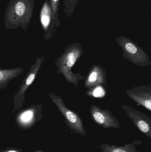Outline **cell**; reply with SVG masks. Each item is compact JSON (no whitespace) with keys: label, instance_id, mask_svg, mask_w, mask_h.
<instances>
[{"label":"cell","instance_id":"1","mask_svg":"<svg viewBox=\"0 0 151 152\" xmlns=\"http://www.w3.org/2000/svg\"><path fill=\"white\" fill-rule=\"evenodd\" d=\"M35 0H10L4 12L6 29L21 27L25 31L33 18Z\"/></svg>","mask_w":151,"mask_h":152},{"label":"cell","instance_id":"2","mask_svg":"<svg viewBox=\"0 0 151 152\" xmlns=\"http://www.w3.org/2000/svg\"><path fill=\"white\" fill-rule=\"evenodd\" d=\"M83 49L79 42L68 45L64 52L57 59L55 66L57 72L64 76L68 83L77 87L80 80L84 79V76L80 73H74L72 69L77 61L80 58L83 53Z\"/></svg>","mask_w":151,"mask_h":152},{"label":"cell","instance_id":"3","mask_svg":"<svg viewBox=\"0 0 151 152\" xmlns=\"http://www.w3.org/2000/svg\"><path fill=\"white\" fill-rule=\"evenodd\" d=\"M116 41L123 51V58L129 62L140 67L150 66V57L137 43L124 36H120Z\"/></svg>","mask_w":151,"mask_h":152},{"label":"cell","instance_id":"4","mask_svg":"<svg viewBox=\"0 0 151 152\" xmlns=\"http://www.w3.org/2000/svg\"><path fill=\"white\" fill-rule=\"evenodd\" d=\"M49 95L52 102L64 118L66 123L69 128L76 134L85 136L86 131L83 122L79 114L67 108L60 96L52 93H50Z\"/></svg>","mask_w":151,"mask_h":152},{"label":"cell","instance_id":"5","mask_svg":"<svg viewBox=\"0 0 151 152\" xmlns=\"http://www.w3.org/2000/svg\"><path fill=\"white\" fill-rule=\"evenodd\" d=\"M44 59L43 56L41 58H37L34 64L31 66L29 72L24 78L19 89L13 97V113L23 106V103L25 101L26 92L33 82Z\"/></svg>","mask_w":151,"mask_h":152},{"label":"cell","instance_id":"6","mask_svg":"<svg viewBox=\"0 0 151 152\" xmlns=\"http://www.w3.org/2000/svg\"><path fill=\"white\" fill-rule=\"evenodd\" d=\"M90 112L93 121L100 126L105 129L119 128V121L110 110L102 109L93 104L91 105Z\"/></svg>","mask_w":151,"mask_h":152},{"label":"cell","instance_id":"7","mask_svg":"<svg viewBox=\"0 0 151 152\" xmlns=\"http://www.w3.org/2000/svg\"><path fill=\"white\" fill-rule=\"evenodd\" d=\"M121 109L133 121L136 126L150 138H151V119L139 111L126 104H122Z\"/></svg>","mask_w":151,"mask_h":152},{"label":"cell","instance_id":"8","mask_svg":"<svg viewBox=\"0 0 151 152\" xmlns=\"http://www.w3.org/2000/svg\"><path fill=\"white\" fill-rule=\"evenodd\" d=\"M126 94L137 103L151 111V85L137 86L132 89H127Z\"/></svg>","mask_w":151,"mask_h":152},{"label":"cell","instance_id":"9","mask_svg":"<svg viewBox=\"0 0 151 152\" xmlns=\"http://www.w3.org/2000/svg\"><path fill=\"white\" fill-rule=\"evenodd\" d=\"M84 80V88L87 89L99 85L108 87L106 71L99 65H93Z\"/></svg>","mask_w":151,"mask_h":152},{"label":"cell","instance_id":"10","mask_svg":"<svg viewBox=\"0 0 151 152\" xmlns=\"http://www.w3.org/2000/svg\"><path fill=\"white\" fill-rule=\"evenodd\" d=\"M40 20L45 32L44 38L46 41L51 39L54 31L52 24L51 11L49 0H45L40 13Z\"/></svg>","mask_w":151,"mask_h":152},{"label":"cell","instance_id":"11","mask_svg":"<svg viewBox=\"0 0 151 152\" xmlns=\"http://www.w3.org/2000/svg\"><path fill=\"white\" fill-rule=\"evenodd\" d=\"M40 104H32L30 107L20 113L17 116L18 122L23 125H28L31 124L35 119L36 114L41 110Z\"/></svg>","mask_w":151,"mask_h":152},{"label":"cell","instance_id":"12","mask_svg":"<svg viewBox=\"0 0 151 152\" xmlns=\"http://www.w3.org/2000/svg\"><path fill=\"white\" fill-rule=\"evenodd\" d=\"M21 68L0 69V90L7 87L9 82L23 73Z\"/></svg>","mask_w":151,"mask_h":152},{"label":"cell","instance_id":"13","mask_svg":"<svg viewBox=\"0 0 151 152\" xmlns=\"http://www.w3.org/2000/svg\"><path fill=\"white\" fill-rule=\"evenodd\" d=\"M100 148L102 152H139L136 151L134 146L131 144L120 147L114 145L103 144Z\"/></svg>","mask_w":151,"mask_h":152},{"label":"cell","instance_id":"14","mask_svg":"<svg viewBox=\"0 0 151 152\" xmlns=\"http://www.w3.org/2000/svg\"><path fill=\"white\" fill-rule=\"evenodd\" d=\"M51 11L52 24L54 28L60 27V21L59 20V8L60 0H49Z\"/></svg>","mask_w":151,"mask_h":152},{"label":"cell","instance_id":"15","mask_svg":"<svg viewBox=\"0 0 151 152\" xmlns=\"http://www.w3.org/2000/svg\"><path fill=\"white\" fill-rule=\"evenodd\" d=\"M86 94L92 98H104L106 95V88L101 85L95 86L87 89Z\"/></svg>","mask_w":151,"mask_h":152},{"label":"cell","instance_id":"16","mask_svg":"<svg viewBox=\"0 0 151 152\" xmlns=\"http://www.w3.org/2000/svg\"><path fill=\"white\" fill-rule=\"evenodd\" d=\"M78 0H64V13L68 19L72 18Z\"/></svg>","mask_w":151,"mask_h":152},{"label":"cell","instance_id":"17","mask_svg":"<svg viewBox=\"0 0 151 152\" xmlns=\"http://www.w3.org/2000/svg\"><path fill=\"white\" fill-rule=\"evenodd\" d=\"M1 152H18L17 151H5Z\"/></svg>","mask_w":151,"mask_h":152},{"label":"cell","instance_id":"18","mask_svg":"<svg viewBox=\"0 0 151 152\" xmlns=\"http://www.w3.org/2000/svg\"></svg>","mask_w":151,"mask_h":152},{"label":"cell","instance_id":"19","mask_svg":"<svg viewBox=\"0 0 151 152\" xmlns=\"http://www.w3.org/2000/svg\"><path fill=\"white\" fill-rule=\"evenodd\" d=\"M150 1H151V0H150Z\"/></svg>","mask_w":151,"mask_h":152}]
</instances>
